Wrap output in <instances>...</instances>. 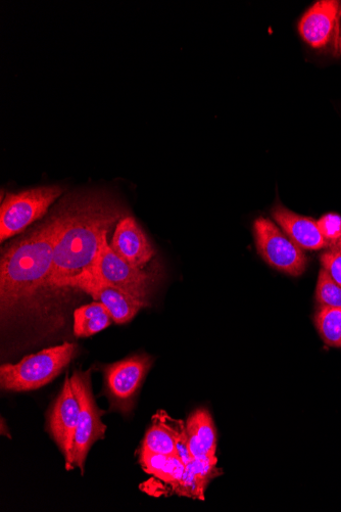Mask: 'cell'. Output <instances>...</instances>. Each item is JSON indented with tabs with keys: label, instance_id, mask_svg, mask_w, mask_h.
<instances>
[{
	"label": "cell",
	"instance_id": "cell-1",
	"mask_svg": "<svg viewBox=\"0 0 341 512\" xmlns=\"http://www.w3.org/2000/svg\"><path fill=\"white\" fill-rule=\"evenodd\" d=\"M65 201L39 225L4 248L0 260V304L3 318L33 307L44 289H51L57 241L64 226Z\"/></svg>",
	"mask_w": 341,
	"mask_h": 512
},
{
	"label": "cell",
	"instance_id": "cell-2",
	"mask_svg": "<svg viewBox=\"0 0 341 512\" xmlns=\"http://www.w3.org/2000/svg\"><path fill=\"white\" fill-rule=\"evenodd\" d=\"M64 201L65 222L55 247L50 279L51 289L56 290L93 266L104 237L124 216L120 204L105 194L70 196Z\"/></svg>",
	"mask_w": 341,
	"mask_h": 512
},
{
	"label": "cell",
	"instance_id": "cell-3",
	"mask_svg": "<svg viewBox=\"0 0 341 512\" xmlns=\"http://www.w3.org/2000/svg\"><path fill=\"white\" fill-rule=\"evenodd\" d=\"M76 354V344L64 343L27 356L17 364H4L0 368V385L12 392L40 389L59 377Z\"/></svg>",
	"mask_w": 341,
	"mask_h": 512
},
{
	"label": "cell",
	"instance_id": "cell-4",
	"mask_svg": "<svg viewBox=\"0 0 341 512\" xmlns=\"http://www.w3.org/2000/svg\"><path fill=\"white\" fill-rule=\"evenodd\" d=\"M96 277L149 305V300L159 281L156 268H137L117 255L111 248L108 235L93 266L88 269Z\"/></svg>",
	"mask_w": 341,
	"mask_h": 512
},
{
	"label": "cell",
	"instance_id": "cell-5",
	"mask_svg": "<svg viewBox=\"0 0 341 512\" xmlns=\"http://www.w3.org/2000/svg\"><path fill=\"white\" fill-rule=\"evenodd\" d=\"M63 193L60 185H46L8 194L0 207V241L12 239L41 219Z\"/></svg>",
	"mask_w": 341,
	"mask_h": 512
},
{
	"label": "cell",
	"instance_id": "cell-6",
	"mask_svg": "<svg viewBox=\"0 0 341 512\" xmlns=\"http://www.w3.org/2000/svg\"><path fill=\"white\" fill-rule=\"evenodd\" d=\"M73 390L79 400L78 427L67 470L75 467L84 472L87 455L95 442L104 439L107 426L102 422L104 411L97 407L91 389L90 370H76L71 377Z\"/></svg>",
	"mask_w": 341,
	"mask_h": 512
},
{
	"label": "cell",
	"instance_id": "cell-7",
	"mask_svg": "<svg viewBox=\"0 0 341 512\" xmlns=\"http://www.w3.org/2000/svg\"><path fill=\"white\" fill-rule=\"evenodd\" d=\"M152 365L151 356L136 354L104 367L105 391L112 410L123 414L131 412Z\"/></svg>",
	"mask_w": 341,
	"mask_h": 512
},
{
	"label": "cell",
	"instance_id": "cell-8",
	"mask_svg": "<svg viewBox=\"0 0 341 512\" xmlns=\"http://www.w3.org/2000/svg\"><path fill=\"white\" fill-rule=\"evenodd\" d=\"M254 235L258 253L270 266L291 276L304 274L308 258L303 249L292 242L270 219H256Z\"/></svg>",
	"mask_w": 341,
	"mask_h": 512
},
{
	"label": "cell",
	"instance_id": "cell-9",
	"mask_svg": "<svg viewBox=\"0 0 341 512\" xmlns=\"http://www.w3.org/2000/svg\"><path fill=\"white\" fill-rule=\"evenodd\" d=\"M62 289L80 290L96 302L104 304L117 324L131 321L142 308L148 306L141 300L102 281L89 270L68 279L62 285Z\"/></svg>",
	"mask_w": 341,
	"mask_h": 512
},
{
	"label": "cell",
	"instance_id": "cell-10",
	"mask_svg": "<svg viewBox=\"0 0 341 512\" xmlns=\"http://www.w3.org/2000/svg\"><path fill=\"white\" fill-rule=\"evenodd\" d=\"M341 27V3L337 0H321L303 16L299 24L302 38L311 48L339 53Z\"/></svg>",
	"mask_w": 341,
	"mask_h": 512
},
{
	"label": "cell",
	"instance_id": "cell-11",
	"mask_svg": "<svg viewBox=\"0 0 341 512\" xmlns=\"http://www.w3.org/2000/svg\"><path fill=\"white\" fill-rule=\"evenodd\" d=\"M79 400L73 390L71 378L66 377L63 389L48 416V432L69 461L78 427Z\"/></svg>",
	"mask_w": 341,
	"mask_h": 512
},
{
	"label": "cell",
	"instance_id": "cell-12",
	"mask_svg": "<svg viewBox=\"0 0 341 512\" xmlns=\"http://www.w3.org/2000/svg\"><path fill=\"white\" fill-rule=\"evenodd\" d=\"M110 246L123 260L137 268H145L155 257V249L148 236L136 219L129 215L117 222Z\"/></svg>",
	"mask_w": 341,
	"mask_h": 512
},
{
	"label": "cell",
	"instance_id": "cell-13",
	"mask_svg": "<svg viewBox=\"0 0 341 512\" xmlns=\"http://www.w3.org/2000/svg\"><path fill=\"white\" fill-rule=\"evenodd\" d=\"M271 214L284 234L301 249L318 251L329 247L315 219L296 214L281 205H276Z\"/></svg>",
	"mask_w": 341,
	"mask_h": 512
},
{
	"label": "cell",
	"instance_id": "cell-14",
	"mask_svg": "<svg viewBox=\"0 0 341 512\" xmlns=\"http://www.w3.org/2000/svg\"><path fill=\"white\" fill-rule=\"evenodd\" d=\"M113 322L110 311L100 303L94 302L75 310L74 334L77 338H88L110 327Z\"/></svg>",
	"mask_w": 341,
	"mask_h": 512
},
{
	"label": "cell",
	"instance_id": "cell-15",
	"mask_svg": "<svg viewBox=\"0 0 341 512\" xmlns=\"http://www.w3.org/2000/svg\"><path fill=\"white\" fill-rule=\"evenodd\" d=\"M187 432L196 435L211 457H216L217 431L210 412L201 408L194 411L186 422Z\"/></svg>",
	"mask_w": 341,
	"mask_h": 512
},
{
	"label": "cell",
	"instance_id": "cell-16",
	"mask_svg": "<svg viewBox=\"0 0 341 512\" xmlns=\"http://www.w3.org/2000/svg\"><path fill=\"white\" fill-rule=\"evenodd\" d=\"M314 320L323 342L341 348V309L319 307Z\"/></svg>",
	"mask_w": 341,
	"mask_h": 512
},
{
	"label": "cell",
	"instance_id": "cell-17",
	"mask_svg": "<svg viewBox=\"0 0 341 512\" xmlns=\"http://www.w3.org/2000/svg\"><path fill=\"white\" fill-rule=\"evenodd\" d=\"M141 450L166 456H178L172 434L156 418L153 427L144 437Z\"/></svg>",
	"mask_w": 341,
	"mask_h": 512
},
{
	"label": "cell",
	"instance_id": "cell-18",
	"mask_svg": "<svg viewBox=\"0 0 341 512\" xmlns=\"http://www.w3.org/2000/svg\"><path fill=\"white\" fill-rule=\"evenodd\" d=\"M155 418L156 420L158 418V421L172 434L176 443L178 457L185 465L190 463L193 458L188 448L186 425L182 421L174 420V418L170 417L165 412H160Z\"/></svg>",
	"mask_w": 341,
	"mask_h": 512
},
{
	"label": "cell",
	"instance_id": "cell-19",
	"mask_svg": "<svg viewBox=\"0 0 341 512\" xmlns=\"http://www.w3.org/2000/svg\"><path fill=\"white\" fill-rule=\"evenodd\" d=\"M316 301L319 307L341 309V287L324 269L320 270L318 276Z\"/></svg>",
	"mask_w": 341,
	"mask_h": 512
},
{
	"label": "cell",
	"instance_id": "cell-20",
	"mask_svg": "<svg viewBox=\"0 0 341 512\" xmlns=\"http://www.w3.org/2000/svg\"><path fill=\"white\" fill-rule=\"evenodd\" d=\"M327 249L321 256L322 267L341 287V239Z\"/></svg>",
	"mask_w": 341,
	"mask_h": 512
},
{
	"label": "cell",
	"instance_id": "cell-21",
	"mask_svg": "<svg viewBox=\"0 0 341 512\" xmlns=\"http://www.w3.org/2000/svg\"><path fill=\"white\" fill-rule=\"evenodd\" d=\"M217 460L192 459L186 468L197 478L201 486L206 489L209 482L219 473L216 469Z\"/></svg>",
	"mask_w": 341,
	"mask_h": 512
},
{
	"label": "cell",
	"instance_id": "cell-22",
	"mask_svg": "<svg viewBox=\"0 0 341 512\" xmlns=\"http://www.w3.org/2000/svg\"><path fill=\"white\" fill-rule=\"evenodd\" d=\"M322 236L330 245L341 239V217L337 214H327L318 221Z\"/></svg>",
	"mask_w": 341,
	"mask_h": 512
},
{
	"label": "cell",
	"instance_id": "cell-23",
	"mask_svg": "<svg viewBox=\"0 0 341 512\" xmlns=\"http://www.w3.org/2000/svg\"><path fill=\"white\" fill-rule=\"evenodd\" d=\"M170 456L141 450L140 462L144 472L157 478L162 475Z\"/></svg>",
	"mask_w": 341,
	"mask_h": 512
},
{
	"label": "cell",
	"instance_id": "cell-24",
	"mask_svg": "<svg viewBox=\"0 0 341 512\" xmlns=\"http://www.w3.org/2000/svg\"><path fill=\"white\" fill-rule=\"evenodd\" d=\"M339 54L341 55V27H340V36H339Z\"/></svg>",
	"mask_w": 341,
	"mask_h": 512
}]
</instances>
